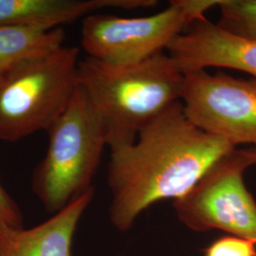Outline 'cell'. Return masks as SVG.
Here are the masks:
<instances>
[{
	"instance_id": "1",
	"label": "cell",
	"mask_w": 256,
	"mask_h": 256,
	"mask_svg": "<svg viewBox=\"0 0 256 256\" xmlns=\"http://www.w3.org/2000/svg\"><path fill=\"white\" fill-rule=\"evenodd\" d=\"M236 147L198 128L176 102L142 128L136 140L110 149V220L130 229L156 202L182 198Z\"/></svg>"
},
{
	"instance_id": "2",
	"label": "cell",
	"mask_w": 256,
	"mask_h": 256,
	"mask_svg": "<svg viewBox=\"0 0 256 256\" xmlns=\"http://www.w3.org/2000/svg\"><path fill=\"white\" fill-rule=\"evenodd\" d=\"M78 84L100 115L113 149L133 144L142 128L182 101L184 72L166 52L128 64L86 56L79 63Z\"/></svg>"
},
{
	"instance_id": "3",
	"label": "cell",
	"mask_w": 256,
	"mask_h": 256,
	"mask_svg": "<svg viewBox=\"0 0 256 256\" xmlns=\"http://www.w3.org/2000/svg\"><path fill=\"white\" fill-rule=\"evenodd\" d=\"M46 133L48 146L34 171L32 188L46 210L54 214L93 189L108 137L100 115L79 84Z\"/></svg>"
},
{
	"instance_id": "4",
	"label": "cell",
	"mask_w": 256,
	"mask_h": 256,
	"mask_svg": "<svg viewBox=\"0 0 256 256\" xmlns=\"http://www.w3.org/2000/svg\"><path fill=\"white\" fill-rule=\"evenodd\" d=\"M79 54L60 46L0 78V140L16 142L54 124L78 88Z\"/></svg>"
},
{
	"instance_id": "5",
	"label": "cell",
	"mask_w": 256,
	"mask_h": 256,
	"mask_svg": "<svg viewBox=\"0 0 256 256\" xmlns=\"http://www.w3.org/2000/svg\"><path fill=\"white\" fill-rule=\"evenodd\" d=\"M220 0H172L149 16L96 12L82 19L81 45L88 57L110 64H135L164 52Z\"/></svg>"
},
{
	"instance_id": "6",
	"label": "cell",
	"mask_w": 256,
	"mask_h": 256,
	"mask_svg": "<svg viewBox=\"0 0 256 256\" xmlns=\"http://www.w3.org/2000/svg\"><path fill=\"white\" fill-rule=\"evenodd\" d=\"M252 165L247 150L224 156L174 200L178 220L196 232L221 230L256 242V202L244 182Z\"/></svg>"
},
{
	"instance_id": "7",
	"label": "cell",
	"mask_w": 256,
	"mask_h": 256,
	"mask_svg": "<svg viewBox=\"0 0 256 256\" xmlns=\"http://www.w3.org/2000/svg\"><path fill=\"white\" fill-rule=\"evenodd\" d=\"M182 102L203 131L232 146H256V78L234 77L207 70L184 72Z\"/></svg>"
},
{
	"instance_id": "8",
	"label": "cell",
	"mask_w": 256,
	"mask_h": 256,
	"mask_svg": "<svg viewBox=\"0 0 256 256\" xmlns=\"http://www.w3.org/2000/svg\"><path fill=\"white\" fill-rule=\"evenodd\" d=\"M167 52L183 72L222 68L256 78V40L234 36L207 18L194 23Z\"/></svg>"
},
{
	"instance_id": "9",
	"label": "cell",
	"mask_w": 256,
	"mask_h": 256,
	"mask_svg": "<svg viewBox=\"0 0 256 256\" xmlns=\"http://www.w3.org/2000/svg\"><path fill=\"white\" fill-rule=\"evenodd\" d=\"M93 194L94 188L30 229L0 223V256H72L74 232Z\"/></svg>"
},
{
	"instance_id": "10",
	"label": "cell",
	"mask_w": 256,
	"mask_h": 256,
	"mask_svg": "<svg viewBox=\"0 0 256 256\" xmlns=\"http://www.w3.org/2000/svg\"><path fill=\"white\" fill-rule=\"evenodd\" d=\"M156 0H0V26L62 28L102 10L153 8Z\"/></svg>"
},
{
	"instance_id": "11",
	"label": "cell",
	"mask_w": 256,
	"mask_h": 256,
	"mask_svg": "<svg viewBox=\"0 0 256 256\" xmlns=\"http://www.w3.org/2000/svg\"><path fill=\"white\" fill-rule=\"evenodd\" d=\"M63 28L0 26V78L28 60L64 46Z\"/></svg>"
},
{
	"instance_id": "12",
	"label": "cell",
	"mask_w": 256,
	"mask_h": 256,
	"mask_svg": "<svg viewBox=\"0 0 256 256\" xmlns=\"http://www.w3.org/2000/svg\"><path fill=\"white\" fill-rule=\"evenodd\" d=\"M221 28L238 36L256 40V0H220Z\"/></svg>"
},
{
	"instance_id": "13",
	"label": "cell",
	"mask_w": 256,
	"mask_h": 256,
	"mask_svg": "<svg viewBox=\"0 0 256 256\" xmlns=\"http://www.w3.org/2000/svg\"><path fill=\"white\" fill-rule=\"evenodd\" d=\"M204 256H256V242L234 236H223L205 250Z\"/></svg>"
},
{
	"instance_id": "14",
	"label": "cell",
	"mask_w": 256,
	"mask_h": 256,
	"mask_svg": "<svg viewBox=\"0 0 256 256\" xmlns=\"http://www.w3.org/2000/svg\"><path fill=\"white\" fill-rule=\"evenodd\" d=\"M0 223L12 228H23V216L18 204L0 184Z\"/></svg>"
},
{
	"instance_id": "15",
	"label": "cell",
	"mask_w": 256,
	"mask_h": 256,
	"mask_svg": "<svg viewBox=\"0 0 256 256\" xmlns=\"http://www.w3.org/2000/svg\"><path fill=\"white\" fill-rule=\"evenodd\" d=\"M247 151L252 164L256 165V149H248Z\"/></svg>"
}]
</instances>
